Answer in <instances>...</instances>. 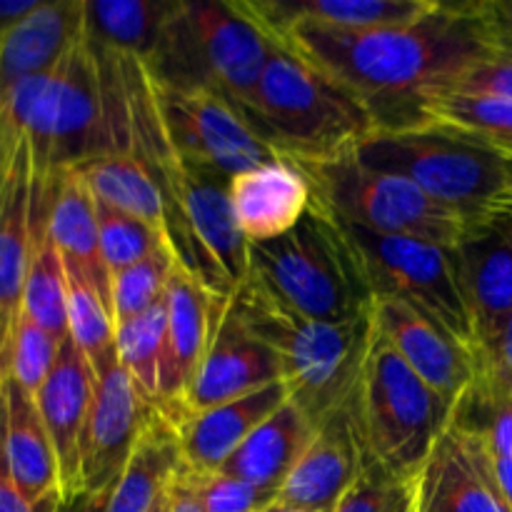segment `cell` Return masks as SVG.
<instances>
[{
  "label": "cell",
  "instance_id": "obj_1",
  "mask_svg": "<svg viewBox=\"0 0 512 512\" xmlns=\"http://www.w3.org/2000/svg\"><path fill=\"white\" fill-rule=\"evenodd\" d=\"M275 43L363 103L378 130L415 128L425 98L493 55L475 3H438L423 20L398 28L295 25Z\"/></svg>",
  "mask_w": 512,
  "mask_h": 512
},
{
  "label": "cell",
  "instance_id": "obj_2",
  "mask_svg": "<svg viewBox=\"0 0 512 512\" xmlns=\"http://www.w3.org/2000/svg\"><path fill=\"white\" fill-rule=\"evenodd\" d=\"M370 168L400 173L470 223L512 218V153L458 130H375L355 148Z\"/></svg>",
  "mask_w": 512,
  "mask_h": 512
},
{
  "label": "cell",
  "instance_id": "obj_3",
  "mask_svg": "<svg viewBox=\"0 0 512 512\" xmlns=\"http://www.w3.org/2000/svg\"><path fill=\"white\" fill-rule=\"evenodd\" d=\"M233 303L245 325L275 350L290 400L315 425L348 408L373 343V313L348 323L308 320L283 308L253 280L233 295Z\"/></svg>",
  "mask_w": 512,
  "mask_h": 512
},
{
  "label": "cell",
  "instance_id": "obj_4",
  "mask_svg": "<svg viewBox=\"0 0 512 512\" xmlns=\"http://www.w3.org/2000/svg\"><path fill=\"white\" fill-rule=\"evenodd\" d=\"M273 48L240 0H178L143 63L163 88L210 90L248 110Z\"/></svg>",
  "mask_w": 512,
  "mask_h": 512
},
{
  "label": "cell",
  "instance_id": "obj_5",
  "mask_svg": "<svg viewBox=\"0 0 512 512\" xmlns=\"http://www.w3.org/2000/svg\"><path fill=\"white\" fill-rule=\"evenodd\" d=\"M250 280L290 313L348 323L373 313V293L340 220L315 200L300 225L253 245Z\"/></svg>",
  "mask_w": 512,
  "mask_h": 512
},
{
  "label": "cell",
  "instance_id": "obj_6",
  "mask_svg": "<svg viewBox=\"0 0 512 512\" xmlns=\"http://www.w3.org/2000/svg\"><path fill=\"white\" fill-rule=\"evenodd\" d=\"M245 113L280 155L300 163L350 153L378 130L363 103L280 43Z\"/></svg>",
  "mask_w": 512,
  "mask_h": 512
},
{
  "label": "cell",
  "instance_id": "obj_7",
  "mask_svg": "<svg viewBox=\"0 0 512 512\" xmlns=\"http://www.w3.org/2000/svg\"><path fill=\"white\" fill-rule=\"evenodd\" d=\"M348 415L365 463L413 483L453 423L455 405L435 393L375 330Z\"/></svg>",
  "mask_w": 512,
  "mask_h": 512
},
{
  "label": "cell",
  "instance_id": "obj_8",
  "mask_svg": "<svg viewBox=\"0 0 512 512\" xmlns=\"http://www.w3.org/2000/svg\"><path fill=\"white\" fill-rule=\"evenodd\" d=\"M295 163L308 173L315 200L355 228L390 238L423 240L448 250H458L483 230L430 198L405 175L370 168L355 150L330 160Z\"/></svg>",
  "mask_w": 512,
  "mask_h": 512
},
{
  "label": "cell",
  "instance_id": "obj_9",
  "mask_svg": "<svg viewBox=\"0 0 512 512\" xmlns=\"http://www.w3.org/2000/svg\"><path fill=\"white\" fill-rule=\"evenodd\" d=\"M340 225L358 255L373 300L393 298L413 305L478 350V330L460 280L458 250L370 233L343 220Z\"/></svg>",
  "mask_w": 512,
  "mask_h": 512
},
{
  "label": "cell",
  "instance_id": "obj_10",
  "mask_svg": "<svg viewBox=\"0 0 512 512\" xmlns=\"http://www.w3.org/2000/svg\"><path fill=\"white\" fill-rule=\"evenodd\" d=\"M228 188L223 173L185 163L183 198L168 238L180 265L218 298H233L253 268V245L238 228Z\"/></svg>",
  "mask_w": 512,
  "mask_h": 512
},
{
  "label": "cell",
  "instance_id": "obj_11",
  "mask_svg": "<svg viewBox=\"0 0 512 512\" xmlns=\"http://www.w3.org/2000/svg\"><path fill=\"white\" fill-rule=\"evenodd\" d=\"M165 128L180 158L225 178L278 160L243 108L210 90H170L155 83Z\"/></svg>",
  "mask_w": 512,
  "mask_h": 512
},
{
  "label": "cell",
  "instance_id": "obj_12",
  "mask_svg": "<svg viewBox=\"0 0 512 512\" xmlns=\"http://www.w3.org/2000/svg\"><path fill=\"white\" fill-rule=\"evenodd\" d=\"M275 380H283L278 355L245 325L233 298H228L193 383L185 390L183 400L163 413L178 423L185 415L238 400Z\"/></svg>",
  "mask_w": 512,
  "mask_h": 512
},
{
  "label": "cell",
  "instance_id": "obj_13",
  "mask_svg": "<svg viewBox=\"0 0 512 512\" xmlns=\"http://www.w3.org/2000/svg\"><path fill=\"white\" fill-rule=\"evenodd\" d=\"M373 323L380 338L450 405H458L478 378V350L413 305L375 298Z\"/></svg>",
  "mask_w": 512,
  "mask_h": 512
},
{
  "label": "cell",
  "instance_id": "obj_14",
  "mask_svg": "<svg viewBox=\"0 0 512 512\" xmlns=\"http://www.w3.org/2000/svg\"><path fill=\"white\" fill-rule=\"evenodd\" d=\"M95 378L98 383H95L93 405L83 435V455H80L83 493L113 488L150 415L158 408L140 393L120 363L110 365Z\"/></svg>",
  "mask_w": 512,
  "mask_h": 512
},
{
  "label": "cell",
  "instance_id": "obj_15",
  "mask_svg": "<svg viewBox=\"0 0 512 512\" xmlns=\"http://www.w3.org/2000/svg\"><path fill=\"white\" fill-rule=\"evenodd\" d=\"M8 135V158L0 180V350L8 353L15 320L23 308V288L33 253L38 180L33 153L23 135Z\"/></svg>",
  "mask_w": 512,
  "mask_h": 512
},
{
  "label": "cell",
  "instance_id": "obj_16",
  "mask_svg": "<svg viewBox=\"0 0 512 512\" xmlns=\"http://www.w3.org/2000/svg\"><path fill=\"white\" fill-rule=\"evenodd\" d=\"M410 488L413 512H510L480 443L453 423Z\"/></svg>",
  "mask_w": 512,
  "mask_h": 512
},
{
  "label": "cell",
  "instance_id": "obj_17",
  "mask_svg": "<svg viewBox=\"0 0 512 512\" xmlns=\"http://www.w3.org/2000/svg\"><path fill=\"white\" fill-rule=\"evenodd\" d=\"M225 303L228 298L210 293L185 265L178 263L165 293L168 330L160 368V410H173L183 400L208 353Z\"/></svg>",
  "mask_w": 512,
  "mask_h": 512
},
{
  "label": "cell",
  "instance_id": "obj_18",
  "mask_svg": "<svg viewBox=\"0 0 512 512\" xmlns=\"http://www.w3.org/2000/svg\"><path fill=\"white\" fill-rule=\"evenodd\" d=\"M363 470V448L345 408L318 425L305 453L280 485L275 505L298 512H330Z\"/></svg>",
  "mask_w": 512,
  "mask_h": 512
},
{
  "label": "cell",
  "instance_id": "obj_19",
  "mask_svg": "<svg viewBox=\"0 0 512 512\" xmlns=\"http://www.w3.org/2000/svg\"><path fill=\"white\" fill-rule=\"evenodd\" d=\"M95 383L98 378H95L93 365L88 363V358L80 353L73 340L65 338L53 370L35 395L40 418L48 428L55 458H58L63 498L83 493L80 455H83V435L90 405H93Z\"/></svg>",
  "mask_w": 512,
  "mask_h": 512
},
{
  "label": "cell",
  "instance_id": "obj_20",
  "mask_svg": "<svg viewBox=\"0 0 512 512\" xmlns=\"http://www.w3.org/2000/svg\"><path fill=\"white\" fill-rule=\"evenodd\" d=\"M228 193L238 228L250 245L288 235L315 203L308 173L285 155L230 178Z\"/></svg>",
  "mask_w": 512,
  "mask_h": 512
},
{
  "label": "cell",
  "instance_id": "obj_21",
  "mask_svg": "<svg viewBox=\"0 0 512 512\" xmlns=\"http://www.w3.org/2000/svg\"><path fill=\"white\" fill-rule=\"evenodd\" d=\"M288 398L290 390L285 380H275L238 400L185 415L175 423L183 445V465L200 475L223 470L230 455Z\"/></svg>",
  "mask_w": 512,
  "mask_h": 512
},
{
  "label": "cell",
  "instance_id": "obj_22",
  "mask_svg": "<svg viewBox=\"0 0 512 512\" xmlns=\"http://www.w3.org/2000/svg\"><path fill=\"white\" fill-rule=\"evenodd\" d=\"M273 40L295 25L340 30L398 28L430 15L438 0H240Z\"/></svg>",
  "mask_w": 512,
  "mask_h": 512
},
{
  "label": "cell",
  "instance_id": "obj_23",
  "mask_svg": "<svg viewBox=\"0 0 512 512\" xmlns=\"http://www.w3.org/2000/svg\"><path fill=\"white\" fill-rule=\"evenodd\" d=\"M0 443L10 478L30 503L63 495L58 458L38 403L10 375H5L0 395Z\"/></svg>",
  "mask_w": 512,
  "mask_h": 512
},
{
  "label": "cell",
  "instance_id": "obj_24",
  "mask_svg": "<svg viewBox=\"0 0 512 512\" xmlns=\"http://www.w3.org/2000/svg\"><path fill=\"white\" fill-rule=\"evenodd\" d=\"M83 35V0H40L0 35V95L20 80L53 70Z\"/></svg>",
  "mask_w": 512,
  "mask_h": 512
},
{
  "label": "cell",
  "instance_id": "obj_25",
  "mask_svg": "<svg viewBox=\"0 0 512 512\" xmlns=\"http://www.w3.org/2000/svg\"><path fill=\"white\" fill-rule=\"evenodd\" d=\"M458 263L480 348L512 315V220L475 233L458 248Z\"/></svg>",
  "mask_w": 512,
  "mask_h": 512
},
{
  "label": "cell",
  "instance_id": "obj_26",
  "mask_svg": "<svg viewBox=\"0 0 512 512\" xmlns=\"http://www.w3.org/2000/svg\"><path fill=\"white\" fill-rule=\"evenodd\" d=\"M48 233L65 263L83 270L110 300V273L100 255L98 203L78 168L50 175Z\"/></svg>",
  "mask_w": 512,
  "mask_h": 512
},
{
  "label": "cell",
  "instance_id": "obj_27",
  "mask_svg": "<svg viewBox=\"0 0 512 512\" xmlns=\"http://www.w3.org/2000/svg\"><path fill=\"white\" fill-rule=\"evenodd\" d=\"M315 430L318 425L288 398L230 455L223 473L278 493L313 440Z\"/></svg>",
  "mask_w": 512,
  "mask_h": 512
},
{
  "label": "cell",
  "instance_id": "obj_28",
  "mask_svg": "<svg viewBox=\"0 0 512 512\" xmlns=\"http://www.w3.org/2000/svg\"><path fill=\"white\" fill-rule=\"evenodd\" d=\"M183 468L178 425L160 408L150 415L123 473L110 490L105 512H150Z\"/></svg>",
  "mask_w": 512,
  "mask_h": 512
},
{
  "label": "cell",
  "instance_id": "obj_29",
  "mask_svg": "<svg viewBox=\"0 0 512 512\" xmlns=\"http://www.w3.org/2000/svg\"><path fill=\"white\" fill-rule=\"evenodd\" d=\"M178 0H83V33L98 50L145 60Z\"/></svg>",
  "mask_w": 512,
  "mask_h": 512
},
{
  "label": "cell",
  "instance_id": "obj_30",
  "mask_svg": "<svg viewBox=\"0 0 512 512\" xmlns=\"http://www.w3.org/2000/svg\"><path fill=\"white\" fill-rule=\"evenodd\" d=\"M78 170L98 203L135 215L168 238L165 233V225H168L165 195L155 183L153 173L140 163L138 155L130 150L108 153L80 165Z\"/></svg>",
  "mask_w": 512,
  "mask_h": 512
},
{
  "label": "cell",
  "instance_id": "obj_31",
  "mask_svg": "<svg viewBox=\"0 0 512 512\" xmlns=\"http://www.w3.org/2000/svg\"><path fill=\"white\" fill-rule=\"evenodd\" d=\"M68 278V338L93 365L95 375L118 363L115 318L103 290L80 268L65 263Z\"/></svg>",
  "mask_w": 512,
  "mask_h": 512
},
{
  "label": "cell",
  "instance_id": "obj_32",
  "mask_svg": "<svg viewBox=\"0 0 512 512\" xmlns=\"http://www.w3.org/2000/svg\"><path fill=\"white\" fill-rule=\"evenodd\" d=\"M418 125L475 135L512 153V100L435 93L420 105Z\"/></svg>",
  "mask_w": 512,
  "mask_h": 512
},
{
  "label": "cell",
  "instance_id": "obj_33",
  "mask_svg": "<svg viewBox=\"0 0 512 512\" xmlns=\"http://www.w3.org/2000/svg\"><path fill=\"white\" fill-rule=\"evenodd\" d=\"M165 330H168V308L165 300L145 310L138 318L120 323L115 330L118 363L130 375L140 393L158 405L160 400V368L165 355Z\"/></svg>",
  "mask_w": 512,
  "mask_h": 512
},
{
  "label": "cell",
  "instance_id": "obj_34",
  "mask_svg": "<svg viewBox=\"0 0 512 512\" xmlns=\"http://www.w3.org/2000/svg\"><path fill=\"white\" fill-rule=\"evenodd\" d=\"M178 263L175 250L165 243L145 260L110 278V305H113L115 328L163 303Z\"/></svg>",
  "mask_w": 512,
  "mask_h": 512
},
{
  "label": "cell",
  "instance_id": "obj_35",
  "mask_svg": "<svg viewBox=\"0 0 512 512\" xmlns=\"http://www.w3.org/2000/svg\"><path fill=\"white\" fill-rule=\"evenodd\" d=\"M98 233L100 255H103V263L108 268L110 278L123 273L130 265L145 260L153 250L168 243V238L158 228L143 223L135 215H128L123 210H115L103 203H98Z\"/></svg>",
  "mask_w": 512,
  "mask_h": 512
},
{
  "label": "cell",
  "instance_id": "obj_36",
  "mask_svg": "<svg viewBox=\"0 0 512 512\" xmlns=\"http://www.w3.org/2000/svg\"><path fill=\"white\" fill-rule=\"evenodd\" d=\"M60 345L55 335L40 328L33 318L20 310L18 320H15L13 335H10L8 353H5V373L35 398L38 390L43 388L45 378L53 370L55 360H58Z\"/></svg>",
  "mask_w": 512,
  "mask_h": 512
},
{
  "label": "cell",
  "instance_id": "obj_37",
  "mask_svg": "<svg viewBox=\"0 0 512 512\" xmlns=\"http://www.w3.org/2000/svg\"><path fill=\"white\" fill-rule=\"evenodd\" d=\"M195 490L205 512H265L275 503V490L258 488L253 483L223 473H193Z\"/></svg>",
  "mask_w": 512,
  "mask_h": 512
},
{
  "label": "cell",
  "instance_id": "obj_38",
  "mask_svg": "<svg viewBox=\"0 0 512 512\" xmlns=\"http://www.w3.org/2000/svg\"><path fill=\"white\" fill-rule=\"evenodd\" d=\"M410 503H413L410 483L395 480L378 465L365 463L363 475L330 512H403Z\"/></svg>",
  "mask_w": 512,
  "mask_h": 512
},
{
  "label": "cell",
  "instance_id": "obj_39",
  "mask_svg": "<svg viewBox=\"0 0 512 512\" xmlns=\"http://www.w3.org/2000/svg\"><path fill=\"white\" fill-rule=\"evenodd\" d=\"M440 93L483 95V98L512 100V58L508 55H488L470 68H465L453 83Z\"/></svg>",
  "mask_w": 512,
  "mask_h": 512
},
{
  "label": "cell",
  "instance_id": "obj_40",
  "mask_svg": "<svg viewBox=\"0 0 512 512\" xmlns=\"http://www.w3.org/2000/svg\"><path fill=\"white\" fill-rule=\"evenodd\" d=\"M478 383L512 398V315L478 348Z\"/></svg>",
  "mask_w": 512,
  "mask_h": 512
},
{
  "label": "cell",
  "instance_id": "obj_41",
  "mask_svg": "<svg viewBox=\"0 0 512 512\" xmlns=\"http://www.w3.org/2000/svg\"><path fill=\"white\" fill-rule=\"evenodd\" d=\"M475 10L493 55L512 58V0H480Z\"/></svg>",
  "mask_w": 512,
  "mask_h": 512
},
{
  "label": "cell",
  "instance_id": "obj_42",
  "mask_svg": "<svg viewBox=\"0 0 512 512\" xmlns=\"http://www.w3.org/2000/svg\"><path fill=\"white\" fill-rule=\"evenodd\" d=\"M63 495H50V498L40 500V503H30L18 488H15L13 478L8 473V463L3 455V443H0V512H58Z\"/></svg>",
  "mask_w": 512,
  "mask_h": 512
},
{
  "label": "cell",
  "instance_id": "obj_43",
  "mask_svg": "<svg viewBox=\"0 0 512 512\" xmlns=\"http://www.w3.org/2000/svg\"><path fill=\"white\" fill-rule=\"evenodd\" d=\"M168 500H170V512H205L203 503H200L198 490H195L193 475H190V470L185 468V465L178 470L173 483H170Z\"/></svg>",
  "mask_w": 512,
  "mask_h": 512
},
{
  "label": "cell",
  "instance_id": "obj_44",
  "mask_svg": "<svg viewBox=\"0 0 512 512\" xmlns=\"http://www.w3.org/2000/svg\"><path fill=\"white\" fill-rule=\"evenodd\" d=\"M110 490H98V493H78L73 498H63L58 512H105L108 510Z\"/></svg>",
  "mask_w": 512,
  "mask_h": 512
},
{
  "label": "cell",
  "instance_id": "obj_45",
  "mask_svg": "<svg viewBox=\"0 0 512 512\" xmlns=\"http://www.w3.org/2000/svg\"><path fill=\"white\" fill-rule=\"evenodd\" d=\"M38 3L40 0H0V35H5L25 15L33 13L38 8Z\"/></svg>",
  "mask_w": 512,
  "mask_h": 512
},
{
  "label": "cell",
  "instance_id": "obj_46",
  "mask_svg": "<svg viewBox=\"0 0 512 512\" xmlns=\"http://www.w3.org/2000/svg\"><path fill=\"white\" fill-rule=\"evenodd\" d=\"M8 135H5V130L0 128V180H3V170H5V158H8Z\"/></svg>",
  "mask_w": 512,
  "mask_h": 512
},
{
  "label": "cell",
  "instance_id": "obj_47",
  "mask_svg": "<svg viewBox=\"0 0 512 512\" xmlns=\"http://www.w3.org/2000/svg\"><path fill=\"white\" fill-rule=\"evenodd\" d=\"M170 490V488H168ZM168 490H165L163 495H160V500L158 503L153 505V508H150V512H170V500H168Z\"/></svg>",
  "mask_w": 512,
  "mask_h": 512
},
{
  "label": "cell",
  "instance_id": "obj_48",
  "mask_svg": "<svg viewBox=\"0 0 512 512\" xmlns=\"http://www.w3.org/2000/svg\"><path fill=\"white\" fill-rule=\"evenodd\" d=\"M5 363H3V350H0V395H3V383H5Z\"/></svg>",
  "mask_w": 512,
  "mask_h": 512
},
{
  "label": "cell",
  "instance_id": "obj_49",
  "mask_svg": "<svg viewBox=\"0 0 512 512\" xmlns=\"http://www.w3.org/2000/svg\"><path fill=\"white\" fill-rule=\"evenodd\" d=\"M265 512H298V510H288V508H280V505H270V508L268 510H265Z\"/></svg>",
  "mask_w": 512,
  "mask_h": 512
},
{
  "label": "cell",
  "instance_id": "obj_50",
  "mask_svg": "<svg viewBox=\"0 0 512 512\" xmlns=\"http://www.w3.org/2000/svg\"><path fill=\"white\" fill-rule=\"evenodd\" d=\"M403 512H413V503H410V505H408V508H405Z\"/></svg>",
  "mask_w": 512,
  "mask_h": 512
},
{
  "label": "cell",
  "instance_id": "obj_51",
  "mask_svg": "<svg viewBox=\"0 0 512 512\" xmlns=\"http://www.w3.org/2000/svg\"><path fill=\"white\" fill-rule=\"evenodd\" d=\"M510 220H512V218H510Z\"/></svg>",
  "mask_w": 512,
  "mask_h": 512
}]
</instances>
